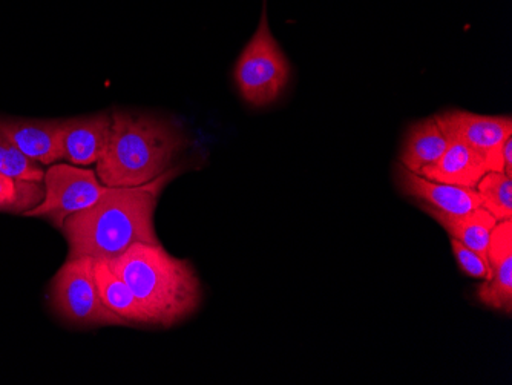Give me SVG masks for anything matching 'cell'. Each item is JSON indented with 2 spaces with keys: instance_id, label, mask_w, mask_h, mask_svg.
I'll use <instances>...</instances> for the list:
<instances>
[{
  "instance_id": "6da1fadb",
  "label": "cell",
  "mask_w": 512,
  "mask_h": 385,
  "mask_svg": "<svg viewBox=\"0 0 512 385\" xmlns=\"http://www.w3.org/2000/svg\"><path fill=\"white\" fill-rule=\"evenodd\" d=\"M175 172H166L149 185L108 188L89 208L69 215L62 231L68 241V258L112 260L135 243L160 244L154 229V212L161 186Z\"/></svg>"
},
{
  "instance_id": "7a4b0ae2",
  "label": "cell",
  "mask_w": 512,
  "mask_h": 385,
  "mask_svg": "<svg viewBox=\"0 0 512 385\" xmlns=\"http://www.w3.org/2000/svg\"><path fill=\"white\" fill-rule=\"evenodd\" d=\"M188 145L180 125L140 112H112L108 146L97 162V177L108 188H137L171 169Z\"/></svg>"
},
{
  "instance_id": "3957f363",
  "label": "cell",
  "mask_w": 512,
  "mask_h": 385,
  "mask_svg": "<svg viewBox=\"0 0 512 385\" xmlns=\"http://www.w3.org/2000/svg\"><path fill=\"white\" fill-rule=\"evenodd\" d=\"M108 261L148 313L152 326L171 327L197 312L201 284L189 261L172 257L160 244L135 243Z\"/></svg>"
},
{
  "instance_id": "277c9868",
  "label": "cell",
  "mask_w": 512,
  "mask_h": 385,
  "mask_svg": "<svg viewBox=\"0 0 512 385\" xmlns=\"http://www.w3.org/2000/svg\"><path fill=\"white\" fill-rule=\"evenodd\" d=\"M290 76L292 66L270 31L264 0L260 25L235 65V83L249 105L264 108L284 93Z\"/></svg>"
},
{
  "instance_id": "5b68a950",
  "label": "cell",
  "mask_w": 512,
  "mask_h": 385,
  "mask_svg": "<svg viewBox=\"0 0 512 385\" xmlns=\"http://www.w3.org/2000/svg\"><path fill=\"white\" fill-rule=\"evenodd\" d=\"M92 258H68L51 283L54 312L74 326H123L125 321L108 309L100 297Z\"/></svg>"
},
{
  "instance_id": "8992f818",
  "label": "cell",
  "mask_w": 512,
  "mask_h": 385,
  "mask_svg": "<svg viewBox=\"0 0 512 385\" xmlns=\"http://www.w3.org/2000/svg\"><path fill=\"white\" fill-rule=\"evenodd\" d=\"M45 198L25 217H42L62 229L69 215L94 205L108 186L103 185L97 172L69 163H54L45 172Z\"/></svg>"
},
{
  "instance_id": "52a82bcc",
  "label": "cell",
  "mask_w": 512,
  "mask_h": 385,
  "mask_svg": "<svg viewBox=\"0 0 512 385\" xmlns=\"http://www.w3.org/2000/svg\"><path fill=\"white\" fill-rule=\"evenodd\" d=\"M434 117L448 139L459 140L485 157L488 172L500 171V146L512 135L511 116L445 111Z\"/></svg>"
},
{
  "instance_id": "ba28073f",
  "label": "cell",
  "mask_w": 512,
  "mask_h": 385,
  "mask_svg": "<svg viewBox=\"0 0 512 385\" xmlns=\"http://www.w3.org/2000/svg\"><path fill=\"white\" fill-rule=\"evenodd\" d=\"M486 261L490 275L477 289L480 303L511 315L512 312V220L499 221L491 234Z\"/></svg>"
},
{
  "instance_id": "9c48e42d",
  "label": "cell",
  "mask_w": 512,
  "mask_h": 385,
  "mask_svg": "<svg viewBox=\"0 0 512 385\" xmlns=\"http://www.w3.org/2000/svg\"><path fill=\"white\" fill-rule=\"evenodd\" d=\"M396 183L407 197L422 206L445 212V214H467L482 208L477 189L462 186L445 185L439 181L428 180L416 172L408 171L398 163L396 165Z\"/></svg>"
},
{
  "instance_id": "30bf717a",
  "label": "cell",
  "mask_w": 512,
  "mask_h": 385,
  "mask_svg": "<svg viewBox=\"0 0 512 385\" xmlns=\"http://www.w3.org/2000/svg\"><path fill=\"white\" fill-rule=\"evenodd\" d=\"M111 126L112 114L108 112L63 120L62 160L80 168L99 162L108 146Z\"/></svg>"
},
{
  "instance_id": "8fae6325",
  "label": "cell",
  "mask_w": 512,
  "mask_h": 385,
  "mask_svg": "<svg viewBox=\"0 0 512 385\" xmlns=\"http://www.w3.org/2000/svg\"><path fill=\"white\" fill-rule=\"evenodd\" d=\"M0 131L39 165H54L62 160V122L0 119Z\"/></svg>"
},
{
  "instance_id": "7c38bea8",
  "label": "cell",
  "mask_w": 512,
  "mask_h": 385,
  "mask_svg": "<svg viewBox=\"0 0 512 385\" xmlns=\"http://www.w3.org/2000/svg\"><path fill=\"white\" fill-rule=\"evenodd\" d=\"M488 174L485 157L459 140L448 139L444 155L433 165L425 166L419 175L445 185L476 189L479 181Z\"/></svg>"
},
{
  "instance_id": "4fadbf2b",
  "label": "cell",
  "mask_w": 512,
  "mask_h": 385,
  "mask_svg": "<svg viewBox=\"0 0 512 385\" xmlns=\"http://www.w3.org/2000/svg\"><path fill=\"white\" fill-rule=\"evenodd\" d=\"M421 208L425 214L433 217L448 232L450 238L470 247L471 251L486 260L491 234H493L496 224L499 223L490 212L479 208L467 212V214H445V212L436 211L428 206L421 205Z\"/></svg>"
},
{
  "instance_id": "5bb4252c",
  "label": "cell",
  "mask_w": 512,
  "mask_h": 385,
  "mask_svg": "<svg viewBox=\"0 0 512 385\" xmlns=\"http://www.w3.org/2000/svg\"><path fill=\"white\" fill-rule=\"evenodd\" d=\"M448 148V137L436 117L419 120L408 128L399 163L408 171L419 174L425 166L437 162Z\"/></svg>"
},
{
  "instance_id": "9a60e30c",
  "label": "cell",
  "mask_w": 512,
  "mask_h": 385,
  "mask_svg": "<svg viewBox=\"0 0 512 385\" xmlns=\"http://www.w3.org/2000/svg\"><path fill=\"white\" fill-rule=\"evenodd\" d=\"M94 277H96L103 303L111 312L120 316L125 324L152 326L148 313L138 303L131 287L115 274L114 270L109 267L108 261H94Z\"/></svg>"
},
{
  "instance_id": "2e32d148",
  "label": "cell",
  "mask_w": 512,
  "mask_h": 385,
  "mask_svg": "<svg viewBox=\"0 0 512 385\" xmlns=\"http://www.w3.org/2000/svg\"><path fill=\"white\" fill-rule=\"evenodd\" d=\"M45 186L37 181L19 180L0 172V211L25 214L42 203Z\"/></svg>"
},
{
  "instance_id": "e0dca14e",
  "label": "cell",
  "mask_w": 512,
  "mask_h": 385,
  "mask_svg": "<svg viewBox=\"0 0 512 385\" xmlns=\"http://www.w3.org/2000/svg\"><path fill=\"white\" fill-rule=\"evenodd\" d=\"M476 189L483 209L497 221L512 220V177L503 172H488Z\"/></svg>"
},
{
  "instance_id": "ac0fdd59",
  "label": "cell",
  "mask_w": 512,
  "mask_h": 385,
  "mask_svg": "<svg viewBox=\"0 0 512 385\" xmlns=\"http://www.w3.org/2000/svg\"><path fill=\"white\" fill-rule=\"evenodd\" d=\"M0 172L19 180L37 181V183H42L45 178V172L40 168L39 163L23 155L2 131H0Z\"/></svg>"
},
{
  "instance_id": "d6986e66",
  "label": "cell",
  "mask_w": 512,
  "mask_h": 385,
  "mask_svg": "<svg viewBox=\"0 0 512 385\" xmlns=\"http://www.w3.org/2000/svg\"><path fill=\"white\" fill-rule=\"evenodd\" d=\"M451 251H453L457 264H459L463 274L468 275V277L479 278V280H486L488 278V275H490L488 261L480 257L476 252L471 251L470 247L451 238Z\"/></svg>"
}]
</instances>
